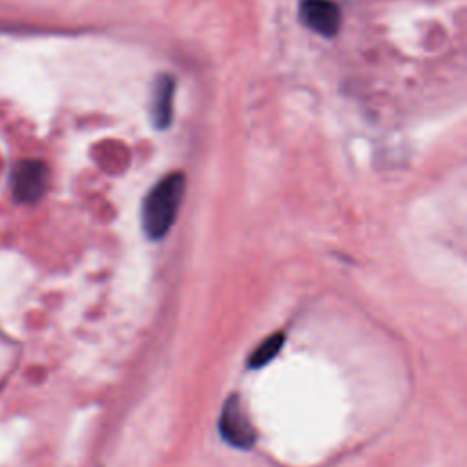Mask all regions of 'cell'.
<instances>
[{"mask_svg":"<svg viewBox=\"0 0 467 467\" xmlns=\"http://www.w3.org/2000/svg\"><path fill=\"white\" fill-rule=\"evenodd\" d=\"M285 343V334L283 332H274L270 334L265 341H261L255 350L250 354V358L246 359V365L250 368H259L263 365H266L268 361H272L283 348Z\"/></svg>","mask_w":467,"mask_h":467,"instance_id":"6","label":"cell"},{"mask_svg":"<svg viewBox=\"0 0 467 467\" xmlns=\"http://www.w3.org/2000/svg\"><path fill=\"white\" fill-rule=\"evenodd\" d=\"M217 427H219L223 440L235 449L248 451L255 443V438H257L255 429H254L252 420L243 405V400L235 392H232L226 398V401L221 409Z\"/></svg>","mask_w":467,"mask_h":467,"instance_id":"2","label":"cell"},{"mask_svg":"<svg viewBox=\"0 0 467 467\" xmlns=\"http://www.w3.org/2000/svg\"><path fill=\"white\" fill-rule=\"evenodd\" d=\"M299 20L321 36H334L341 27V11L332 0H301Z\"/></svg>","mask_w":467,"mask_h":467,"instance_id":"4","label":"cell"},{"mask_svg":"<svg viewBox=\"0 0 467 467\" xmlns=\"http://www.w3.org/2000/svg\"><path fill=\"white\" fill-rule=\"evenodd\" d=\"M186 190V177L182 171L168 173L159 179L144 195L140 206V226L148 239H162L179 212Z\"/></svg>","mask_w":467,"mask_h":467,"instance_id":"1","label":"cell"},{"mask_svg":"<svg viewBox=\"0 0 467 467\" xmlns=\"http://www.w3.org/2000/svg\"><path fill=\"white\" fill-rule=\"evenodd\" d=\"M173 91L175 80L168 73H161L155 77L150 97V120L153 128L166 130L173 119Z\"/></svg>","mask_w":467,"mask_h":467,"instance_id":"5","label":"cell"},{"mask_svg":"<svg viewBox=\"0 0 467 467\" xmlns=\"http://www.w3.org/2000/svg\"><path fill=\"white\" fill-rule=\"evenodd\" d=\"M49 170L42 161H20L11 173L13 197L22 204L36 202L47 190Z\"/></svg>","mask_w":467,"mask_h":467,"instance_id":"3","label":"cell"}]
</instances>
